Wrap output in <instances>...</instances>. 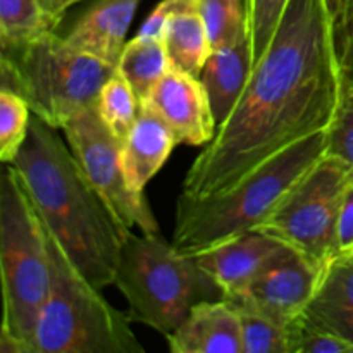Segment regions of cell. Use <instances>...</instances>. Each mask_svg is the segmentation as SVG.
<instances>
[{"mask_svg":"<svg viewBox=\"0 0 353 353\" xmlns=\"http://www.w3.org/2000/svg\"><path fill=\"white\" fill-rule=\"evenodd\" d=\"M341 72L324 0H288L236 107L183 181V195H216L278 152L330 128Z\"/></svg>","mask_w":353,"mask_h":353,"instance_id":"1","label":"cell"},{"mask_svg":"<svg viewBox=\"0 0 353 353\" xmlns=\"http://www.w3.org/2000/svg\"><path fill=\"white\" fill-rule=\"evenodd\" d=\"M10 164L48 233L99 290L114 285L126 228L121 226L57 130L33 114Z\"/></svg>","mask_w":353,"mask_h":353,"instance_id":"2","label":"cell"},{"mask_svg":"<svg viewBox=\"0 0 353 353\" xmlns=\"http://www.w3.org/2000/svg\"><path fill=\"white\" fill-rule=\"evenodd\" d=\"M324 152L326 131H321L269 157L224 192L203 199L181 193L176 202L172 245L193 255L257 230Z\"/></svg>","mask_w":353,"mask_h":353,"instance_id":"3","label":"cell"},{"mask_svg":"<svg viewBox=\"0 0 353 353\" xmlns=\"http://www.w3.org/2000/svg\"><path fill=\"white\" fill-rule=\"evenodd\" d=\"M48 233L12 164H0V353H30L50 290Z\"/></svg>","mask_w":353,"mask_h":353,"instance_id":"4","label":"cell"},{"mask_svg":"<svg viewBox=\"0 0 353 353\" xmlns=\"http://www.w3.org/2000/svg\"><path fill=\"white\" fill-rule=\"evenodd\" d=\"M114 286L128 302L131 323L157 333H174L200 302L224 299L212 276L192 254L178 250L161 233L126 231Z\"/></svg>","mask_w":353,"mask_h":353,"instance_id":"5","label":"cell"},{"mask_svg":"<svg viewBox=\"0 0 353 353\" xmlns=\"http://www.w3.org/2000/svg\"><path fill=\"white\" fill-rule=\"evenodd\" d=\"M48 233V230H47ZM52 278L30 353H143L128 314L102 296L48 233Z\"/></svg>","mask_w":353,"mask_h":353,"instance_id":"6","label":"cell"},{"mask_svg":"<svg viewBox=\"0 0 353 353\" xmlns=\"http://www.w3.org/2000/svg\"><path fill=\"white\" fill-rule=\"evenodd\" d=\"M12 59L31 112L55 130L95 105L102 86L116 72V65L72 47L57 31L41 34Z\"/></svg>","mask_w":353,"mask_h":353,"instance_id":"7","label":"cell"},{"mask_svg":"<svg viewBox=\"0 0 353 353\" xmlns=\"http://www.w3.org/2000/svg\"><path fill=\"white\" fill-rule=\"evenodd\" d=\"M353 169L324 154L257 228L302 254L321 279L336 254V224Z\"/></svg>","mask_w":353,"mask_h":353,"instance_id":"8","label":"cell"},{"mask_svg":"<svg viewBox=\"0 0 353 353\" xmlns=\"http://www.w3.org/2000/svg\"><path fill=\"white\" fill-rule=\"evenodd\" d=\"M61 130L79 168L114 219L126 230L137 228L140 233H161L145 193H137L128 186L121 154L123 143L105 126L97 103L72 116Z\"/></svg>","mask_w":353,"mask_h":353,"instance_id":"9","label":"cell"},{"mask_svg":"<svg viewBox=\"0 0 353 353\" xmlns=\"http://www.w3.org/2000/svg\"><path fill=\"white\" fill-rule=\"evenodd\" d=\"M319 283L321 274L317 269L302 254L285 245L262 269L247 292L238 295L268 316L292 324L302 316Z\"/></svg>","mask_w":353,"mask_h":353,"instance_id":"10","label":"cell"},{"mask_svg":"<svg viewBox=\"0 0 353 353\" xmlns=\"http://www.w3.org/2000/svg\"><path fill=\"white\" fill-rule=\"evenodd\" d=\"M141 103L164 119L178 143L203 147L216 137L217 124L200 78L171 68Z\"/></svg>","mask_w":353,"mask_h":353,"instance_id":"11","label":"cell"},{"mask_svg":"<svg viewBox=\"0 0 353 353\" xmlns=\"http://www.w3.org/2000/svg\"><path fill=\"white\" fill-rule=\"evenodd\" d=\"M285 247L283 241L261 230H252L219 241L193 254L212 276L224 296L247 292L272 257Z\"/></svg>","mask_w":353,"mask_h":353,"instance_id":"12","label":"cell"},{"mask_svg":"<svg viewBox=\"0 0 353 353\" xmlns=\"http://www.w3.org/2000/svg\"><path fill=\"white\" fill-rule=\"evenodd\" d=\"M165 338L172 353H243L240 316L226 299L196 303Z\"/></svg>","mask_w":353,"mask_h":353,"instance_id":"13","label":"cell"},{"mask_svg":"<svg viewBox=\"0 0 353 353\" xmlns=\"http://www.w3.org/2000/svg\"><path fill=\"white\" fill-rule=\"evenodd\" d=\"M141 0H97L72 26L65 40L72 47L117 65Z\"/></svg>","mask_w":353,"mask_h":353,"instance_id":"14","label":"cell"},{"mask_svg":"<svg viewBox=\"0 0 353 353\" xmlns=\"http://www.w3.org/2000/svg\"><path fill=\"white\" fill-rule=\"evenodd\" d=\"M176 145L178 140L164 119L148 105L140 103L137 121L121 148L128 186L133 192L143 193L148 181L168 162Z\"/></svg>","mask_w":353,"mask_h":353,"instance_id":"15","label":"cell"},{"mask_svg":"<svg viewBox=\"0 0 353 353\" xmlns=\"http://www.w3.org/2000/svg\"><path fill=\"white\" fill-rule=\"evenodd\" d=\"M252 50L248 37L214 48L200 72L217 128L236 107L252 74Z\"/></svg>","mask_w":353,"mask_h":353,"instance_id":"16","label":"cell"},{"mask_svg":"<svg viewBox=\"0 0 353 353\" xmlns=\"http://www.w3.org/2000/svg\"><path fill=\"white\" fill-rule=\"evenodd\" d=\"M302 316L353 343V255L330 265Z\"/></svg>","mask_w":353,"mask_h":353,"instance_id":"17","label":"cell"},{"mask_svg":"<svg viewBox=\"0 0 353 353\" xmlns=\"http://www.w3.org/2000/svg\"><path fill=\"white\" fill-rule=\"evenodd\" d=\"M172 69L200 78L207 57L212 52L199 7L172 14L162 37Z\"/></svg>","mask_w":353,"mask_h":353,"instance_id":"18","label":"cell"},{"mask_svg":"<svg viewBox=\"0 0 353 353\" xmlns=\"http://www.w3.org/2000/svg\"><path fill=\"white\" fill-rule=\"evenodd\" d=\"M116 69L126 78L141 103L171 69L164 40L152 37H134L124 45Z\"/></svg>","mask_w":353,"mask_h":353,"instance_id":"19","label":"cell"},{"mask_svg":"<svg viewBox=\"0 0 353 353\" xmlns=\"http://www.w3.org/2000/svg\"><path fill=\"white\" fill-rule=\"evenodd\" d=\"M236 309L243 353H292V324H285L252 305L247 299L224 296Z\"/></svg>","mask_w":353,"mask_h":353,"instance_id":"20","label":"cell"},{"mask_svg":"<svg viewBox=\"0 0 353 353\" xmlns=\"http://www.w3.org/2000/svg\"><path fill=\"white\" fill-rule=\"evenodd\" d=\"M50 31L57 26L38 0H0V48L10 57Z\"/></svg>","mask_w":353,"mask_h":353,"instance_id":"21","label":"cell"},{"mask_svg":"<svg viewBox=\"0 0 353 353\" xmlns=\"http://www.w3.org/2000/svg\"><path fill=\"white\" fill-rule=\"evenodd\" d=\"M97 110L105 126L123 143L140 112V100L117 69L100 90Z\"/></svg>","mask_w":353,"mask_h":353,"instance_id":"22","label":"cell"},{"mask_svg":"<svg viewBox=\"0 0 353 353\" xmlns=\"http://www.w3.org/2000/svg\"><path fill=\"white\" fill-rule=\"evenodd\" d=\"M199 12L212 50L248 37L247 0H199Z\"/></svg>","mask_w":353,"mask_h":353,"instance_id":"23","label":"cell"},{"mask_svg":"<svg viewBox=\"0 0 353 353\" xmlns=\"http://www.w3.org/2000/svg\"><path fill=\"white\" fill-rule=\"evenodd\" d=\"M33 112L21 93L0 90V164H10L19 154Z\"/></svg>","mask_w":353,"mask_h":353,"instance_id":"24","label":"cell"},{"mask_svg":"<svg viewBox=\"0 0 353 353\" xmlns=\"http://www.w3.org/2000/svg\"><path fill=\"white\" fill-rule=\"evenodd\" d=\"M326 155L353 169V81L341 78L340 100L326 130Z\"/></svg>","mask_w":353,"mask_h":353,"instance_id":"25","label":"cell"},{"mask_svg":"<svg viewBox=\"0 0 353 353\" xmlns=\"http://www.w3.org/2000/svg\"><path fill=\"white\" fill-rule=\"evenodd\" d=\"M288 0H247L248 40H250L252 64H257L268 50L276 33Z\"/></svg>","mask_w":353,"mask_h":353,"instance_id":"26","label":"cell"},{"mask_svg":"<svg viewBox=\"0 0 353 353\" xmlns=\"http://www.w3.org/2000/svg\"><path fill=\"white\" fill-rule=\"evenodd\" d=\"M292 353H353V343L300 316L292 323Z\"/></svg>","mask_w":353,"mask_h":353,"instance_id":"27","label":"cell"},{"mask_svg":"<svg viewBox=\"0 0 353 353\" xmlns=\"http://www.w3.org/2000/svg\"><path fill=\"white\" fill-rule=\"evenodd\" d=\"M333 24V43L340 65L341 78L353 81V7L343 16L331 21Z\"/></svg>","mask_w":353,"mask_h":353,"instance_id":"28","label":"cell"},{"mask_svg":"<svg viewBox=\"0 0 353 353\" xmlns=\"http://www.w3.org/2000/svg\"><path fill=\"white\" fill-rule=\"evenodd\" d=\"M192 7H199V0H162L150 14L143 24L138 30L137 37H152V38H162L164 37V30L168 26V21L171 19L172 14L179 12V10L192 9Z\"/></svg>","mask_w":353,"mask_h":353,"instance_id":"29","label":"cell"},{"mask_svg":"<svg viewBox=\"0 0 353 353\" xmlns=\"http://www.w3.org/2000/svg\"><path fill=\"white\" fill-rule=\"evenodd\" d=\"M353 255V178L345 190L336 224V254L334 261ZM333 261V262H334Z\"/></svg>","mask_w":353,"mask_h":353,"instance_id":"30","label":"cell"},{"mask_svg":"<svg viewBox=\"0 0 353 353\" xmlns=\"http://www.w3.org/2000/svg\"><path fill=\"white\" fill-rule=\"evenodd\" d=\"M0 90L21 93V76L16 62L2 48H0Z\"/></svg>","mask_w":353,"mask_h":353,"instance_id":"31","label":"cell"},{"mask_svg":"<svg viewBox=\"0 0 353 353\" xmlns=\"http://www.w3.org/2000/svg\"><path fill=\"white\" fill-rule=\"evenodd\" d=\"M38 2L43 7L45 14H47V16L54 21L55 26L59 28V24L64 19L68 9H71L76 3L83 2V0H38Z\"/></svg>","mask_w":353,"mask_h":353,"instance_id":"32","label":"cell"},{"mask_svg":"<svg viewBox=\"0 0 353 353\" xmlns=\"http://www.w3.org/2000/svg\"><path fill=\"white\" fill-rule=\"evenodd\" d=\"M324 2H326L331 21L338 19V17L343 16L350 7H353V0H324Z\"/></svg>","mask_w":353,"mask_h":353,"instance_id":"33","label":"cell"}]
</instances>
